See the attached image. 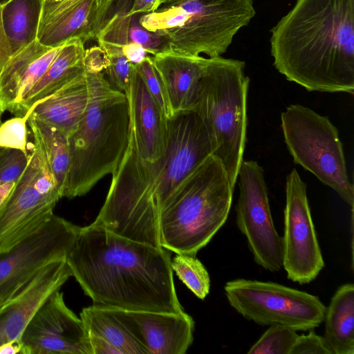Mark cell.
I'll return each mask as SVG.
<instances>
[{
    "label": "cell",
    "mask_w": 354,
    "mask_h": 354,
    "mask_svg": "<svg viewBox=\"0 0 354 354\" xmlns=\"http://www.w3.org/2000/svg\"><path fill=\"white\" fill-rule=\"evenodd\" d=\"M28 124L42 145L50 171L62 196L70 167V148L68 136L56 128L31 116Z\"/></svg>",
    "instance_id": "cell-27"
},
{
    "label": "cell",
    "mask_w": 354,
    "mask_h": 354,
    "mask_svg": "<svg viewBox=\"0 0 354 354\" xmlns=\"http://www.w3.org/2000/svg\"><path fill=\"white\" fill-rule=\"evenodd\" d=\"M151 57L161 80L171 116L191 111L196 100L199 84L209 57L169 50Z\"/></svg>",
    "instance_id": "cell-19"
},
{
    "label": "cell",
    "mask_w": 354,
    "mask_h": 354,
    "mask_svg": "<svg viewBox=\"0 0 354 354\" xmlns=\"http://www.w3.org/2000/svg\"><path fill=\"white\" fill-rule=\"evenodd\" d=\"M104 22L98 0H41L36 39L57 48L80 39H95Z\"/></svg>",
    "instance_id": "cell-15"
},
{
    "label": "cell",
    "mask_w": 354,
    "mask_h": 354,
    "mask_svg": "<svg viewBox=\"0 0 354 354\" xmlns=\"http://www.w3.org/2000/svg\"><path fill=\"white\" fill-rule=\"evenodd\" d=\"M211 154L209 136L199 116L193 111L174 114L167 119V147L157 161L142 160L128 145L92 223L161 248V211L179 185Z\"/></svg>",
    "instance_id": "cell-1"
},
{
    "label": "cell",
    "mask_w": 354,
    "mask_h": 354,
    "mask_svg": "<svg viewBox=\"0 0 354 354\" xmlns=\"http://www.w3.org/2000/svg\"><path fill=\"white\" fill-rule=\"evenodd\" d=\"M30 153L0 147V185L17 182L26 167Z\"/></svg>",
    "instance_id": "cell-32"
},
{
    "label": "cell",
    "mask_w": 354,
    "mask_h": 354,
    "mask_svg": "<svg viewBox=\"0 0 354 354\" xmlns=\"http://www.w3.org/2000/svg\"><path fill=\"white\" fill-rule=\"evenodd\" d=\"M244 61L209 57L191 111L201 119L212 155L223 164L234 188L243 160L247 131V96L250 78Z\"/></svg>",
    "instance_id": "cell-7"
},
{
    "label": "cell",
    "mask_w": 354,
    "mask_h": 354,
    "mask_svg": "<svg viewBox=\"0 0 354 354\" xmlns=\"http://www.w3.org/2000/svg\"><path fill=\"white\" fill-rule=\"evenodd\" d=\"M17 182H8L0 185V209L5 204Z\"/></svg>",
    "instance_id": "cell-39"
},
{
    "label": "cell",
    "mask_w": 354,
    "mask_h": 354,
    "mask_svg": "<svg viewBox=\"0 0 354 354\" xmlns=\"http://www.w3.org/2000/svg\"><path fill=\"white\" fill-rule=\"evenodd\" d=\"M254 0H165L139 22L162 38L168 50L219 57L254 17Z\"/></svg>",
    "instance_id": "cell-6"
},
{
    "label": "cell",
    "mask_w": 354,
    "mask_h": 354,
    "mask_svg": "<svg viewBox=\"0 0 354 354\" xmlns=\"http://www.w3.org/2000/svg\"><path fill=\"white\" fill-rule=\"evenodd\" d=\"M273 66L308 91L354 93V0H297L270 29Z\"/></svg>",
    "instance_id": "cell-3"
},
{
    "label": "cell",
    "mask_w": 354,
    "mask_h": 354,
    "mask_svg": "<svg viewBox=\"0 0 354 354\" xmlns=\"http://www.w3.org/2000/svg\"><path fill=\"white\" fill-rule=\"evenodd\" d=\"M299 335L283 325L272 324L250 347L248 354H290Z\"/></svg>",
    "instance_id": "cell-29"
},
{
    "label": "cell",
    "mask_w": 354,
    "mask_h": 354,
    "mask_svg": "<svg viewBox=\"0 0 354 354\" xmlns=\"http://www.w3.org/2000/svg\"><path fill=\"white\" fill-rule=\"evenodd\" d=\"M66 263L93 304L126 310L184 311L169 250L94 225L80 227Z\"/></svg>",
    "instance_id": "cell-2"
},
{
    "label": "cell",
    "mask_w": 354,
    "mask_h": 354,
    "mask_svg": "<svg viewBox=\"0 0 354 354\" xmlns=\"http://www.w3.org/2000/svg\"><path fill=\"white\" fill-rule=\"evenodd\" d=\"M84 42L71 39L63 44L42 76L11 112L17 117H28L30 109L84 73Z\"/></svg>",
    "instance_id": "cell-22"
},
{
    "label": "cell",
    "mask_w": 354,
    "mask_h": 354,
    "mask_svg": "<svg viewBox=\"0 0 354 354\" xmlns=\"http://www.w3.org/2000/svg\"><path fill=\"white\" fill-rule=\"evenodd\" d=\"M129 1L120 0L121 7L106 19L95 38L98 46L121 49L126 45L137 44L151 56L167 51L166 42L162 38L140 25V15L128 14L131 6Z\"/></svg>",
    "instance_id": "cell-24"
},
{
    "label": "cell",
    "mask_w": 354,
    "mask_h": 354,
    "mask_svg": "<svg viewBox=\"0 0 354 354\" xmlns=\"http://www.w3.org/2000/svg\"><path fill=\"white\" fill-rule=\"evenodd\" d=\"M237 227L246 237L255 262L277 272L283 267V241L273 223L264 170L257 161L243 160L238 172Z\"/></svg>",
    "instance_id": "cell-11"
},
{
    "label": "cell",
    "mask_w": 354,
    "mask_h": 354,
    "mask_svg": "<svg viewBox=\"0 0 354 354\" xmlns=\"http://www.w3.org/2000/svg\"><path fill=\"white\" fill-rule=\"evenodd\" d=\"M124 56L133 64L140 63L149 55L146 50L140 45L131 44L121 48Z\"/></svg>",
    "instance_id": "cell-37"
},
{
    "label": "cell",
    "mask_w": 354,
    "mask_h": 354,
    "mask_svg": "<svg viewBox=\"0 0 354 354\" xmlns=\"http://www.w3.org/2000/svg\"><path fill=\"white\" fill-rule=\"evenodd\" d=\"M20 341L25 354H92L83 322L54 292L36 312Z\"/></svg>",
    "instance_id": "cell-14"
},
{
    "label": "cell",
    "mask_w": 354,
    "mask_h": 354,
    "mask_svg": "<svg viewBox=\"0 0 354 354\" xmlns=\"http://www.w3.org/2000/svg\"><path fill=\"white\" fill-rule=\"evenodd\" d=\"M306 191V183L293 169L286 182L283 267L287 277L299 284L313 281L325 265Z\"/></svg>",
    "instance_id": "cell-13"
},
{
    "label": "cell",
    "mask_w": 354,
    "mask_h": 354,
    "mask_svg": "<svg viewBox=\"0 0 354 354\" xmlns=\"http://www.w3.org/2000/svg\"><path fill=\"white\" fill-rule=\"evenodd\" d=\"M323 336L333 354L354 353V285L338 288L326 307Z\"/></svg>",
    "instance_id": "cell-25"
},
{
    "label": "cell",
    "mask_w": 354,
    "mask_h": 354,
    "mask_svg": "<svg viewBox=\"0 0 354 354\" xmlns=\"http://www.w3.org/2000/svg\"><path fill=\"white\" fill-rule=\"evenodd\" d=\"M80 229L53 214L38 231L0 252V306L45 266L66 259Z\"/></svg>",
    "instance_id": "cell-12"
},
{
    "label": "cell",
    "mask_w": 354,
    "mask_h": 354,
    "mask_svg": "<svg viewBox=\"0 0 354 354\" xmlns=\"http://www.w3.org/2000/svg\"><path fill=\"white\" fill-rule=\"evenodd\" d=\"M86 73L87 106L68 136L70 167L62 197L87 194L108 174H113L127 151L129 138L128 100L113 88L104 72Z\"/></svg>",
    "instance_id": "cell-4"
},
{
    "label": "cell",
    "mask_w": 354,
    "mask_h": 354,
    "mask_svg": "<svg viewBox=\"0 0 354 354\" xmlns=\"http://www.w3.org/2000/svg\"><path fill=\"white\" fill-rule=\"evenodd\" d=\"M124 93L129 106V144L142 160L157 161L167 147L168 118L149 93L136 67Z\"/></svg>",
    "instance_id": "cell-17"
},
{
    "label": "cell",
    "mask_w": 354,
    "mask_h": 354,
    "mask_svg": "<svg viewBox=\"0 0 354 354\" xmlns=\"http://www.w3.org/2000/svg\"><path fill=\"white\" fill-rule=\"evenodd\" d=\"M285 143L296 164L332 188L353 210L354 187L337 129L327 116L301 104L281 114Z\"/></svg>",
    "instance_id": "cell-8"
},
{
    "label": "cell",
    "mask_w": 354,
    "mask_h": 354,
    "mask_svg": "<svg viewBox=\"0 0 354 354\" xmlns=\"http://www.w3.org/2000/svg\"><path fill=\"white\" fill-rule=\"evenodd\" d=\"M70 277L66 259L50 262L0 306V347L20 340L38 309Z\"/></svg>",
    "instance_id": "cell-16"
},
{
    "label": "cell",
    "mask_w": 354,
    "mask_h": 354,
    "mask_svg": "<svg viewBox=\"0 0 354 354\" xmlns=\"http://www.w3.org/2000/svg\"><path fill=\"white\" fill-rule=\"evenodd\" d=\"M290 354H333L323 337L313 331L299 335Z\"/></svg>",
    "instance_id": "cell-34"
},
{
    "label": "cell",
    "mask_w": 354,
    "mask_h": 354,
    "mask_svg": "<svg viewBox=\"0 0 354 354\" xmlns=\"http://www.w3.org/2000/svg\"><path fill=\"white\" fill-rule=\"evenodd\" d=\"M80 318L92 354H148L113 308L93 304L82 309Z\"/></svg>",
    "instance_id": "cell-21"
},
{
    "label": "cell",
    "mask_w": 354,
    "mask_h": 354,
    "mask_svg": "<svg viewBox=\"0 0 354 354\" xmlns=\"http://www.w3.org/2000/svg\"><path fill=\"white\" fill-rule=\"evenodd\" d=\"M61 46H45L35 39L11 55L0 71V108L3 113H11L21 102L44 73Z\"/></svg>",
    "instance_id": "cell-20"
},
{
    "label": "cell",
    "mask_w": 354,
    "mask_h": 354,
    "mask_svg": "<svg viewBox=\"0 0 354 354\" xmlns=\"http://www.w3.org/2000/svg\"><path fill=\"white\" fill-rule=\"evenodd\" d=\"M148 354H184L193 342L194 322L178 313L113 308Z\"/></svg>",
    "instance_id": "cell-18"
},
{
    "label": "cell",
    "mask_w": 354,
    "mask_h": 354,
    "mask_svg": "<svg viewBox=\"0 0 354 354\" xmlns=\"http://www.w3.org/2000/svg\"><path fill=\"white\" fill-rule=\"evenodd\" d=\"M32 137L28 165L0 209V252L38 231L62 198L41 141L36 134Z\"/></svg>",
    "instance_id": "cell-10"
},
{
    "label": "cell",
    "mask_w": 354,
    "mask_h": 354,
    "mask_svg": "<svg viewBox=\"0 0 354 354\" xmlns=\"http://www.w3.org/2000/svg\"><path fill=\"white\" fill-rule=\"evenodd\" d=\"M165 0H132L129 15H142L156 11Z\"/></svg>",
    "instance_id": "cell-36"
},
{
    "label": "cell",
    "mask_w": 354,
    "mask_h": 354,
    "mask_svg": "<svg viewBox=\"0 0 354 354\" xmlns=\"http://www.w3.org/2000/svg\"><path fill=\"white\" fill-rule=\"evenodd\" d=\"M116 1L118 0H98L101 13L104 19V21L108 17L109 10Z\"/></svg>",
    "instance_id": "cell-40"
},
{
    "label": "cell",
    "mask_w": 354,
    "mask_h": 354,
    "mask_svg": "<svg viewBox=\"0 0 354 354\" xmlns=\"http://www.w3.org/2000/svg\"><path fill=\"white\" fill-rule=\"evenodd\" d=\"M12 55L6 35L2 21V6L0 3V71Z\"/></svg>",
    "instance_id": "cell-38"
},
{
    "label": "cell",
    "mask_w": 354,
    "mask_h": 354,
    "mask_svg": "<svg viewBox=\"0 0 354 354\" xmlns=\"http://www.w3.org/2000/svg\"><path fill=\"white\" fill-rule=\"evenodd\" d=\"M171 267L178 279L199 299L209 292L210 279L207 270L196 255L176 254Z\"/></svg>",
    "instance_id": "cell-28"
},
{
    "label": "cell",
    "mask_w": 354,
    "mask_h": 354,
    "mask_svg": "<svg viewBox=\"0 0 354 354\" xmlns=\"http://www.w3.org/2000/svg\"><path fill=\"white\" fill-rule=\"evenodd\" d=\"M234 187L221 162L211 154L179 185L158 220L160 246L196 255L225 223Z\"/></svg>",
    "instance_id": "cell-5"
},
{
    "label": "cell",
    "mask_w": 354,
    "mask_h": 354,
    "mask_svg": "<svg viewBox=\"0 0 354 354\" xmlns=\"http://www.w3.org/2000/svg\"><path fill=\"white\" fill-rule=\"evenodd\" d=\"M6 0H0V3H2L3 2H4Z\"/></svg>",
    "instance_id": "cell-42"
},
{
    "label": "cell",
    "mask_w": 354,
    "mask_h": 354,
    "mask_svg": "<svg viewBox=\"0 0 354 354\" xmlns=\"http://www.w3.org/2000/svg\"><path fill=\"white\" fill-rule=\"evenodd\" d=\"M28 117L10 119L0 126V147L21 150L28 153Z\"/></svg>",
    "instance_id": "cell-33"
},
{
    "label": "cell",
    "mask_w": 354,
    "mask_h": 354,
    "mask_svg": "<svg viewBox=\"0 0 354 354\" xmlns=\"http://www.w3.org/2000/svg\"><path fill=\"white\" fill-rule=\"evenodd\" d=\"M224 290L237 313L261 326L306 331L324 319L326 307L318 297L277 283L237 279L226 282Z\"/></svg>",
    "instance_id": "cell-9"
},
{
    "label": "cell",
    "mask_w": 354,
    "mask_h": 354,
    "mask_svg": "<svg viewBox=\"0 0 354 354\" xmlns=\"http://www.w3.org/2000/svg\"><path fill=\"white\" fill-rule=\"evenodd\" d=\"M2 113H3V111H1V109L0 108V126H1V123H2L1 122V115H2Z\"/></svg>",
    "instance_id": "cell-41"
},
{
    "label": "cell",
    "mask_w": 354,
    "mask_h": 354,
    "mask_svg": "<svg viewBox=\"0 0 354 354\" xmlns=\"http://www.w3.org/2000/svg\"><path fill=\"white\" fill-rule=\"evenodd\" d=\"M41 0H6L1 3L4 31L12 53L36 39Z\"/></svg>",
    "instance_id": "cell-26"
},
{
    "label": "cell",
    "mask_w": 354,
    "mask_h": 354,
    "mask_svg": "<svg viewBox=\"0 0 354 354\" xmlns=\"http://www.w3.org/2000/svg\"><path fill=\"white\" fill-rule=\"evenodd\" d=\"M89 100V84L85 72L51 96L37 103L31 115L68 136L80 122Z\"/></svg>",
    "instance_id": "cell-23"
},
{
    "label": "cell",
    "mask_w": 354,
    "mask_h": 354,
    "mask_svg": "<svg viewBox=\"0 0 354 354\" xmlns=\"http://www.w3.org/2000/svg\"><path fill=\"white\" fill-rule=\"evenodd\" d=\"M109 58V64L104 71L111 86L124 93L129 87L136 66L122 54L120 48H102Z\"/></svg>",
    "instance_id": "cell-30"
},
{
    "label": "cell",
    "mask_w": 354,
    "mask_h": 354,
    "mask_svg": "<svg viewBox=\"0 0 354 354\" xmlns=\"http://www.w3.org/2000/svg\"><path fill=\"white\" fill-rule=\"evenodd\" d=\"M136 67L145 83L149 93L165 115L167 118H171V113L165 93L160 77L152 62L151 55H147L143 61L136 64Z\"/></svg>",
    "instance_id": "cell-31"
},
{
    "label": "cell",
    "mask_w": 354,
    "mask_h": 354,
    "mask_svg": "<svg viewBox=\"0 0 354 354\" xmlns=\"http://www.w3.org/2000/svg\"><path fill=\"white\" fill-rule=\"evenodd\" d=\"M84 62L86 72L102 73L108 66L109 58L103 48L93 46L85 49Z\"/></svg>",
    "instance_id": "cell-35"
}]
</instances>
